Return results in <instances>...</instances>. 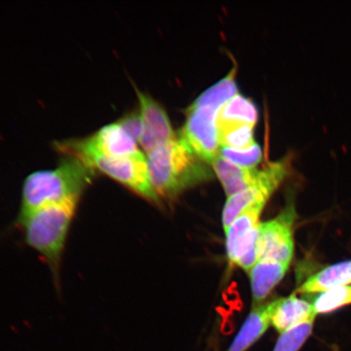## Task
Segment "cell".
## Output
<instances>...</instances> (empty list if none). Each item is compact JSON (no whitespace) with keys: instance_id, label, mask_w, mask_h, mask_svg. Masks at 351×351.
Listing matches in <instances>:
<instances>
[{"instance_id":"obj_2","label":"cell","mask_w":351,"mask_h":351,"mask_svg":"<svg viewBox=\"0 0 351 351\" xmlns=\"http://www.w3.org/2000/svg\"><path fill=\"white\" fill-rule=\"evenodd\" d=\"M149 178L157 196L174 197L208 181V164L177 137L147 154Z\"/></svg>"},{"instance_id":"obj_7","label":"cell","mask_w":351,"mask_h":351,"mask_svg":"<svg viewBox=\"0 0 351 351\" xmlns=\"http://www.w3.org/2000/svg\"><path fill=\"white\" fill-rule=\"evenodd\" d=\"M266 203L257 202L244 210L226 231L227 256L232 263L250 271L258 262L260 217Z\"/></svg>"},{"instance_id":"obj_20","label":"cell","mask_w":351,"mask_h":351,"mask_svg":"<svg viewBox=\"0 0 351 351\" xmlns=\"http://www.w3.org/2000/svg\"><path fill=\"white\" fill-rule=\"evenodd\" d=\"M314 320L280 333L274 351H300L313 333Z\"/></svg>"},{"instance_id":"obj_9","label":"cell","mask_w":351,"mask_h":351,"mask_svg":"<svg viewBox=\"0 0 351 351\" xmlns=\"http://www.w3.org/2000/svg\"><path fill=\"white\" fill-rule=\"evenodd\" d=\"M295 209L289 205L271 221L258 226V261H269L289 265L293 256V223Z\"/></svg>"},{"instance_id":"obj_5","label":"cell","mask_w":351,"mask_h":351,"mask_svg":"<svg viewBox=\"0 0 351 351\" xmlns=\"http://www.w3.org/2000/svg\"><path fill=\"white\" fill-rule=\"evenodd\" d=\"M292 155H287L278 161L271 162L258 171L254 185L238 194L229 197L223 210L222 222L226 232L237 217L250 206L257 202L267 203L269 197L291 173Z\"/></svg>"},{"instance_id":"obj_14","label":"cell","mask_w":351,"mask_h":351,"mask_svg":"<svg viewBox=\"0 0 351 351\" xmlns=\"http://www.w3.org/2000/svg\"><path fill=\"white\" fill-rule=\"evenodd\" d=\"M351 284V261L324 267L298 289L302 293H322Z\"/></svg>"},{"instance_id":"obj_12","label":"cell","mask_w":351,"mask_h":351,"mask_svg":"<svg viewBox=\"0 0 351 351\" xmlns=\"http://www.w3.org/2000/svg\"><path fill=\"white\" fill-rule=\"evenodd\" d=\"M274 302L254 307L227 351H247L271 326Z\"/></svg>"},{"instance_id":"obj_11","label":"cell","mask_w":351,"mask_h":351,"mask_svg":"<svg viewBox=\"0 0 351 351\" xmlns=\"http://www.w3.org/2000/svg\"><path fill=\"white\" fill-rule=\"evenodd\" d=\"M274 302L271 323L280 333L289 330L298 324L315 320L317 315L315 313L313 304L295 295L280 298Z\"/></svg>"},{"instance_id":"obj_10","label":"cell","mask_w":351,"mask_h":351,"mask_svg":"<svg viewBox=\"0 0 351 351\" xmlns=\"http://www.w3.org/2000/svg\"><path fill=\"white\" fill-rule=\"evenodd\" d=\"M139 101V110L145 129L138 143L147 153L177 138L165 108L150 95L135 86Z\"/></svg>"},{"instance_id":"obj_19","label":"cell","mask_w":351,"mask_h":351,"mask_svg":"<svg viewBox=\"0 0 351 351\" xmlns=\"http://www.w3.org/2000/svg\"><path fill=\"white\" fill-rule=\"evenodd\" d=\"M351 304V285L337 287L327 292L319 293L313 306L315 314L333 313L342 306Z\"/></svg>"},{"instance_id":"obj_8","label":"cell","mask_w":351,"mask_h":351,"mask_svg":"<svg viewBox=\"0 0 351 351\" xmlns=\"http://www.w3.org/2000/svg\"><path fill=\"white\" fill-rule=\"evenodd\" d=\"M219 110L214 106L188 107L186 123L180 130L179 138L207 164H213L219 155Z\"/></svg>"},{"instance_id":"obj_6","label":"cell","mask_w":351,"mask_h":351,"mask_svg":"<svg viewBox=\"0 0 351 351\" xmlns=\"http://www.w3.org/2000/svg\"><path fill=\"white\" fill-rule=\"evenodd\" d=\"M86 164L144 199L155 203L159 201L151 185L147 157L141 151L126 157H96Z\"/></svg>"},{"instance_id":"obj_21","label":"cell","mask_w":351,"mask_h":351,"mask_svg":"<svg viewBox=\"0 0 351 351\" xmlns=\"http://www.w3.org/2000/svg\"><path fill=\"white\" fill-rule=\"evenodd\" d=\"M219 155L232 164L249 169H254L263 157L261 147L257 143L247 149L221 147L219 148Z\"/></svg>"},{"instance_id":"obj_17","label":"cell","mask_w":351,"mask_h":351,"mask_svg":"<svg viewBox=\"0 0 351 351\" xmlns=\"http://www.w3.org/2000/svg\"><path fill=\"white\" fill-rule=\"evenodd\" d=\"M236 70V67L232 68L229 74L203 92L189 107L214 106L221 108L228 101L239 94L235 81Z\"/></svg>"},{"instance_id":"obj_16","label":"cell","mask_w":351,"mask_h":351,"mask_svg":"<svg viewBox=\"0 0 351 351\" xmlns=\"http://www.w3.org/2000/svg\"><path fill=\"white\" fill-rule=\"evenodd\" d=\"M258 117V109L253 101L238 94L219 108L217 124L243 123L254 126Z\"/></svg>"},{"instance_id":"obj_4","label":"cell","mask_w":351,"mask_h":351,"mask_svg":"<svg viewBox=\"0 0 351 351\" xmlns=\"http://www.w3.org/2000/svg\"><path fill=\"white\" fill-rule=\"evenodd\" d=\"M54 147L63 156L76 157L84 163L96 157H126L140 152L137 142L117 121L85 138L56 142Z\"/></svg>"},{"instance_id":"obj_3","label":"cell","mask_w":351,"mask_h":351,"mask_svg":"<svg viewBox=\"0 0 351 351\" xmlns=\"http://www.w3.org/2000/svg\"><path fill=\"white\" fill-rule=\"evenodd\" d=\"M80 201L47 206L16 221L26 244L45 261L56 282H58L66 241Z\"/></svg>"},{"instance_id":"obj_22","label":"cell","mask_w":351,"mask_h":351,"mask_svg":"<svg viewBox=\"0 0 351 351\" xmlns=\"http://www.w3.org/2000/svg\"><path fill=\"white\" fill-rule=\"evenodd\" d=\"M117 122L136 142L139 141L145 129L143 119L139 108L126 113Z\"/></svg>"},{"instance_id":"obj_13","label":"cell","mask_w":351,"mask_h":351,"mask_svg":"<svg viewBox=\"0 0 351 351\" xmlns=\"http://www.w3.org/2000/svg\"><path fill=\"white\" fill-rule=\"evenodd\" d=\"M212 165L229 197L247 190L256 182L258 170L232 164L221 155L215 159Z\"/></svg>"},{"instance_id":"obj_18","label":"cell","mask_w":351,"mask_h":351,"mask_svg":"<svg viewBox=\"0 0 351 351\" xmlns=\"http://www.w3.org/2000/svg\"><path fill=\"white\" fill-rule=\"evenodd\" d=\"M219 141L221 147L247 149L256 143L254 138V126L243 123L217 124Z\"/></svg>"},{"instance_id":"obj_15","label":"cell","mask_w":351,"mask_h":351,"mask_svg":"<svg viewBox=\"0 0 351 351\" xmlns=\"http://www.w3.org/2000/svg\"><path fill=\"white\" fill-rule=\"evenodd\" d=\"M289 265L262 261H258L249 271L254 301L260 302L269 295L273 289L287 274Z\"/></svg>"},{"instance_id":"obj_1","label":"cell","mask_w":351,"mask_h":351,"mask_svg":"<svg viewBox=\"0 0 351 351\" xmlns=\"http://www.w3.org/2000/svg\"><path fill=\"white\" fill-rule=\"evenodd\" d=\"M95 175L91 167L71 156H63L55 169L35 171L22 186L17 221L47 206L81 200Z\"/></svg>"}]
</instances>
